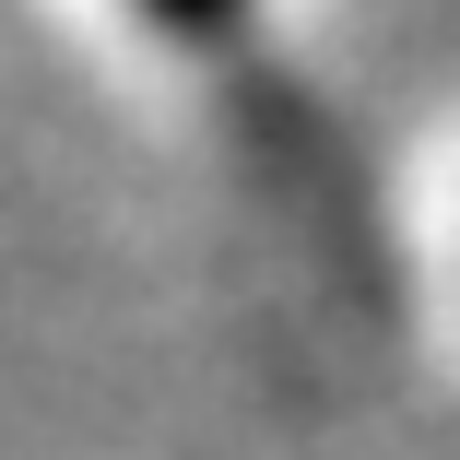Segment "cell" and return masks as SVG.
<instances>
[{
	"mask_svg": "<svg viewBox=\"0 0 460 460\" xmlns=\"http://www.w3.org/2000/svg\"><path fill=\"white\" fill-rule=\"evenodd\" d=\"M142 13H154L165 36H190V48H213V36H236V24H248V0H142Z\"/></svg>",
	"mask_w": 460,
	"mask_h": 460,
	"instance_id": "6da1fadb",
	"label": "cell"
}]
</instances>
